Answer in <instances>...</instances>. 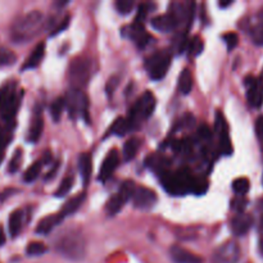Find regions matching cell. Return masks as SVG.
Returning a JSON list of instances; mask_svg holds the SVG:
<instances>
[{"mask_svg":"<svg viewBox=\"0 0 263 263\" xmlns=\"http://www.w3.org/2000/svg\"><path fill=\"white\" fill-rule=\"evenodd\" d=\"M152 26L161 32H171V31L176 30L179 27V23L175 21V18L170 13H166V14L157 15V17L153 18Z\"/></svg>","mask_w":263,"mask_h":263,"instance_id":"ac0fdd59","label":"cell"},{"mask_svg":"<svg viewBox=\"0 0 263 263\" xmlns=\"http://www.w3.org/2000/svg\"><path fill=\"white\" fill-rule=\"evenodd\" d=\"M256 132H257L258 138L263 140V116H261L256 122Z\"/></svg>","mask_w":263,"mask_h":263,"instance_id":"bcb514c9","label":"cell"},{"mask_svg":"<svg viewBox=\"0 0 263 263\" xmlns=\"http://www.w3.org/2000/svg\"><path fill=\"white\" fill-rule=\"evenodd\" d=\"M17 57L12 50L6 48H0V66H10L15 62Z\"/></svg>","mask_w":263,"mask_h":263,"instance_id":"8d00e7d4","label":"cell"},{"mask_svg":"<svg viewBox=\"0 0 263 263\" xmlns=\"http://www.w3.org/2000/svg\"><path fill=\"white\" fill-rule=\"evenodd\" d=\"M58 168H59V162H55V163H54V166H53V168H51V170L48 172V175L45 176V180L53 179V177L55 176V174H57Z\"/></svg>","mask_w":263,"mask_h":263,"instance_id":"7dc6e473","label":"cell"},{"mask_svg":"<svg viewBox=\"0 0 263 263\" xmlns=\"http://www.w3.org/2000/svg\"><path fill=\"white\" fill-rule=\"evenodd\" d=\"M260 18L263 21V9H262V10H261V13H260ZM262 23H263V22H262Z\"/></svg>","mask_w":263,"mask_h":263,"instance_id":"f907efd6","label":"cell"},{"mask_svg":"<svg viewBox=\"0 0 263 263\" xmlns=\"http://www.w3.org/2000/svg\"><path fill=\"white\" fill-rule=\"evenodd\" d=\"M22 94L18 95L14 84H5L0 87V117L6 123L14 122Z\"/></svg>","mask_w":263,"mask_h":263,"instance_id":"277c9868","label":"cell"},{"mask_svg":"<svg viewBox=\"0 0 263 263\" xmlns=\"http://www.w3.org/2000/svg\"><path fill=\"white\" fill-rule=\"evenodd\" d=\"M41 161H36L33 165H31L30 167L27 168L26 172L23 175V180L26 183H33L37 177L41 174V168H42Z\"/></svg>","mask_w":263,"mask_h":263,"instance_id":"4dcf8cb0","label":"cell"},{"mask_svg":"<svg viewBox=\"0 0 263 263\" xmlns=\"http://www.w3.org/2000/svg\"><path fill=\"white\" fill-rule=\"evenodd\" d=\"M231 4H233V0H229V1H220V6H221V8H228Z\"/></svg>","mask_w":263,"mask_h":263,"instance_id":"681fc988","label":"cell"},{"mask_svg":"<svg viewBox=\"0 0 263 263\" xmlns=\"http://www.w3.org/2000/svg\"><path fill=\"white\" fill-rule=\"evenodd\" d=\"M62 220L59 219V216H46L44 219H41L36 226V233L41 234V235H48L51 230H53L58 224H60Z\"/></svg>","mask_w":263,"mask_h":263,"instance_id":"d4e9b609","label":"cell"},{"mask_svg":"<svg viewBox=\"0 0 263 263\" xmlns=\"http://www.w3.org/2000/svg\"><path fill=\"white\" fill-rule=\"evenodd\" d=\"M203 48H204L203 41H202L199 36H195V37H193L190 41H188V45H186V49L189 50V53L192 54V55H195V57L202 53Z\"/></svg>","mask_w":263,"mask_h":263,"instance_id":"e575fe53","label":"cell"},{"mask_svg":"<svg viewBox=\"0 0 263 263\" xmlns=\"http://www.w3.org/2000/svg\"><path fill=\"white\" fill-rule=\"evenodd\" d=\"M216 131L220 136V153L222 156H231L233 144H231L230 135H229L228 123H226L225 117L221 113H217V116H216Z\"/></svg>","mask_w":263,"mask_h":263,"instance_id":"8fae6325","label":"cell"},{"mask_svg":"<svg viewBox=\"0 0 263 263\" xmlns=\"http://www.w3.org/2000/svg\"><path fill=\"white\" fill-rule=\"evenodd\" d=\"M118 165H120V156H118L117 150H112V152L108 153V156L103 161L102 168L99 171V181L105 183L108 179H111V176L113 175L116 168L118 167Z\"/></svg>","mask_w":263,"mask_h":263,"instance_id":"5bb4252c","label":"cell"},{"mask_svg":"<svg viewBox=\"0 0 263 263\" xmlns=\"http://www.w3.org/2000/svg\"><path fill=\"white\" fill-rule=\"evenodd\" d=\"M198 136L201 139H203V140H211V139H212V130H211L210 126H199V129H198Z\"/></svg>","mask_w":263,"mask_h":263,"instance_id":"ee69618b","label":"cell"},{"mask_svg":"<svg viewBox=\"0 0 263 263\" xmlns=\"http://www.w3.org/2000/svg\"><path fill=\"white\" fill-rule=\"evenodd\" d=\"M22 220H23V213L22 211H14L12 215L9 216V221H8V226H9V234L10 237L15 238L18 234L21 233L22 229Z\"/></svg>","mask_w":263,"mask_h":263,"instance_id":"4316f807","label":"cell"},{"mask_svg":"<svg viewBox=\"0 0 263 263\" xmlns=\"http://www.w3.org/2000/svg\"><path fill=\"white\" fill-rule=\"evenodd\" d=\"M91 77V62L87 58H76L72 60L68 69V78L72 89L81 90Z\"/></svg>","mask_w":263,"mask_h":263,"instance_id":"8992f818","label":"cell"},{"mask_svg":"<svg viewBox=\"0 0 263 263\" xmlns=\"http://www.w3.org/2000/svg\"><path fill=\"white\" fill-rule=\"evenodd\" d=\"M139 147H140V140L138 138H131L126 141L125 145H123V159L126 162L131 161L135 158V156L138 154Z\"/></svg>","mask_w":263,"mask_h":263,"instance_id":"f1b7e54d","label":"cell"},{"mask_svg":"<svg viewBox=\"0 0 263 263\" xmlns=\"http://www.w3.org/2000/svg\"><path fill=\"white\" fill-rule=\"evenodd\" d=\"M195 177L188 168H180L176 172H166L162 175V185L171 195H184L192 193Z\"/></svg>","mask_w":263,"mask_h":263,"instance_id":"7a4b0ae2","label":"cell"},{"mask_svg":"<svg viewBox=\"0 0 263 263\" xmlns=\"http://www.w3.org/2000/svg\"><path fill=\"white\" fill-rule=\"evenodd\" d=\"M193 89V76L190 69L185 68L179 77V91L183 95H188Z\"/></svg>","mask_w":263,"mask_h":263,"instance_id":"83f0119b","label":"cell"},{"mask_svg":"<svg viewBox=\"0 0 263 263\" xmlns=\"http://www.w3.org/2000/svg\"><path fill=\"white\" fill-rule=\"evenodd\" d=\"M14 122H9L5 126H0V163L3 162L5 149L12 140V131Z\"/></svg>","mask_w":263,"mask_h":263,"instance_id":"603a6c76","label":"cell"},{"mask_svg":"<svg viewBox=\"0 0 263 263\" xmlns=\"http://www.w3.org/2000/svg\"><path fill=\"white\" fill-rule=\"evenodd\" d=\"M247 86V98L248 103L253 108H261L263 104V80L253 76H247L244 80Z\"/></svg>","mask_w":263,"mask_h":263,"instance_id":"30bf717a","label":"cell"},{"mask_svg":"<svg viewBox=\"0 0 263 263\" xmlns=\"http://www.w3.org/2000/svg\"><path fill=\"white\" fill-rule=\"evenodd\" d=\"M5 243V234H4L3 228H0V246H3Z\"/></svg>","mask_w":263,"mask_h":263,"instance_id":"c3c4849f","label":"cell"},{"mask_svg":"<svg viewBox=\"0 0 263 263\" xmlns=\"http://www.w3.org/2000/svg\"><path fill=\"white\" fill-rule=\"evenodd\" d=\"M64 104H66L69 116L72 118H76L78 116H86L89 100H87V96L81 90H68V93L64 98Z\"/></svg>","mask_w":263,"mask_h":263,"instance_id":"ba28073f","label":"cell"},{"mask_svg":"<svg viewBox=\"0 0 263 263\" xmlns=\"http://www.w3.org/2000/svg\"><path fill=\"white\" fill-rule=\"evenodd\" d=\"M73 184H75V176H73V175H67V176L62 180L59 188L57 189V192L54 193V195L58 198L66 197V195L71 192L72 188H73Z\"/></svg>","mask_w":263,"mask_h":263,"instance_id":"f546056e","label":"cell"},{"mask_svg":"<svg viewBox=\"0 0 263 263\" xmlns=\"http://www.w3.org/2000/svg\"><path fill=\"white\" fill-rule=\"evenodd\" d=\"M69 19H71V17H69V15H66L62 21H59V24H57V26L54 27V30L50 32V36H55L58 35V33L62 32V31L66 30L69 24Z\"/></svg>","mask_w":263,"mask_h":263,"instance_id":"7bdbcfd3","label":"cell"},{"mask_svg":"<svg viewBox=\"0 0 263 263\" xmlns=\"http://www.w3.org/2000/svg\"><path fill=\"white\" fill-rule=\"evenodd\" d=\"M44 130V117H42L41 107L36 105L33 109V116L31 120V126L28 129V135H27V140L30 143L35 144L40 140Z\"/></svg>","mask_w":263,"mask_h":263,"instance_id":"4fadbf2b","label":"cell"},{"mask_svg":"<svg viewBox=\"0 0 263 263\" xmlns=\"http://www.w3.org/2000/svg\"><path fill=\"white\" fill-rule=\"evenodd\" d=\"M207 189H208V183H207V180L195 177L194 183H193L192 193H194V194L197 195H201L207 192Z\"/></svg>","mask_w":263,"mask_h":263,"instance_id":"f35d334b","label":"cell"},{"mask_svg":"<svg viewBox=\"0 0 263 263\" xmlns=\"http://www.w3.org/2000/svg\"><path fill=\"white\" fill-rule=\"evenodd\" d=\"M131 199L135 208L141 211L152 210L158 201L156 193L153 192L152 189L145 188V186H136Z\"/></svg>","mask_w":263,"mask_h":263,"instance_id":"9c48e42d","label":"cell"},{"mask_svg":"<svg viewBox=\"0 0 263 263\" xmlns=\"http://www.w3.org/2000/svg\"><path fill=\"white\" fill-rule=\"evenodd\" d=\"M44 27V15L39 10H32L15 19L10 28V37L14 42H26L39 35Z\"/></svg>","mask_w":263,"mask_h":263,"instance_id":"6da1fadb","label":"cell"},{"mask_svg":"<svg viewBox=\"0 0 263 263\" xmlns=\"http://www.w3.org/2000/svg\"><path fill=\"white\" fill-rule=\"evenodd\" d=\"M114 5H116L117 12L120 13V14L127 15L134 10L135 3L131 1V0H117Z\"/></svg>","mask_w":263,"mask_h":263,"instance_id":"d590c367","label":"cell"},{"mask_svg":"<svg viewBox=\"0 0 263 263\" xmlns=\"http://www.w3.org/2000/svg\"><path fill=\"white\" fill-rule=\"evenodd\" d=\"M127 202L129 201H127V199H126V198L123 197L120 192H118L117 194H114L113 197H112L111 199L107 202V204H105V212H107L108 216L113 217V216H116L117 213L122 210L123 206H125Z\"/></svg>","mask_w":263,"mask_h":263,"instance_id":"cb8c5ba5","label":"cell"},{"mask_svg":"<svg viewBox=\"0 0 263 263\" xmlns=\"http://www.w3.org/2000/svg\"><path fill=\"white\" fill-rule=\"evenodd\" d=\"M247 204H248L247 198L238 195V197L235 198V199H233V202H231V208H233L234 211H237L238 215H239V213H244V210L247 208Z\"/></svg>","mask_w":263,"mask_h":263,"instance_id":"ab89813d","label":"cell"},{"mask_svg":"<svg viewBox=\"0 0 263 263\" xmlns=\"http://www.w3.org/2000/svg\"><path fill=\"white\" fill-rule=\"evenodd\" d=\"M132 126L130 125V122L127 121V118L120 117L117 118L113 123H112L111 129L108 130V135H117V136H123L129 131H131Z\"/></svg>","mask_w":263,"mask_h":263,"instance_id":"484cf974","label":"cell"},{"mask_svg":"<svg viewBox=\"0 0 263 263\" xmlns=\"http://www.w3.org/2000/svg\"><path fill=\"white\" fill-rule=\"evenodd\" d=\"M48 252V247L45 246L41 242H32L30 243L26 248V253L32 257H37V256H42Z\"/></svg>","mask_w":263,"mask_h":263,"instance_id":"836d02e7","label":"cell"},{"mask_svg":"<svg viewBox=\"0 0 263 263\" xmlns=\"http://www.w3.org/2000/svg\"><path fill=\"white\" fill-rule=\"evenodd\" d=\"M156 96L153 95L150 91H145L141 95V98L138 99V102L135 103L130 109L129 117H127V121L132 126V129H136L141 120H147L152 116L154 109H156Z\"/></svg>","mask_w":263,"mask_h":263,"instance_id":"5b68a950","label":"cell"},{"mask_svg":"<svg viewBox=\"0 0 263 263\" xmlns=\"http://www.w3.org/2000/svg\"><path fill=\"white\" fill-rule=\"evenodd\" d=\"M249 188H251V183H249V180L247 177H239L233 183L234 192L237 195H240V197H244L249 192Z\"/></svg>","mask_w":263,"mask_h":263,"instance_id":"d6a6232c","label":"cell"},{"mask_svg":"<svg viewBox=\"0 0 263 263\" xmlns=\"http://www.w3.org/2000/svg\"><path fill=\"white\" fill-rule=\"evenodd\" d=\"M171 66V54L167 51H158L145 60V68L152 80L159 81L167 75Z\"/></svg>","mask_w":263,"mask_h":263,"instance_id":"52a82bcc","label":"cell"},{"mask_svg":"<svg viewBox=\"0 0 263 263\" xmlns=\"http://www.w3.org/2000/svg\"><path fill=\"white\" fill-rule=\"evenodd\" d=\"M45 55V42H40L36 45V48L33 49V51L31 53V55L26 59L22 69H32L39 67L41 64L42 59Z\"/></svg>","mask_w":263,"mask_h":263,"instance_id":"7402d4cb","label":"cell"},{"mask_svg":"<svg viewBox=\"0 0 263 263\" xmlns=\"http://www.w3.org/2000/svg\"><path fill=\"white\" fill-rule=\"evenodd\" d=\"M261 230L263 231V216H262V220H261Z\"/></svg>","mask_w":263,"mask_h":263,"instance_id":"816d5d0a","label":"cell"},{"mask_svg":"<svg viewBox=\"0 0 263 263\" xmlns=\"http://www.w3.org/2000/svg\"><path fill=\"white\" fill-rule=\"evenodd\" d=\"M170 159L165 156H159V154H154V156L148 157L145 161V165L153 170L154 172L162 175H165L166 172H168V167H170Z\"/></svg>","mask_w":263,"mask_h":263,"instance_id":"d6986e66","label":"cell"},{"mask_svg":"<svg viewBox=\"0 0 263 263\" xmlns=\"http://www.w3.org/2000/svg\"><path fill=\"white\" fill-rule=\"evenodd\" d=\"M22 150L21 149H17L15 150V153L13 154L12 159H10V162H9V166H8V171L10 172V174H14V172H17L18 170H19V167H21V163H22Z\"/></svg>","mask_w":263,"mask_h":263,"instance_id":"74e56055","label":"cell"},{"mask_svg":"<svg viewBox=\"0 0 263 263\" xmlns=\"http://www.w3.org/2000/svg\"><path fill=\"white\" fill-rule=\"evenodd\" d=\"M118 81L120 80H118V77H117V76L109 78V81H108V84H107V87H105L108 95H112V94H113V91L116 90L117 85H118Z\"/></svg>","mask_w":263,"mask_h":263,"instance_id":"f6af8a7d","label":"cell"},{"mask_svg":"<svg viewBox=\"0 0 263 263\" xmlns=\"http://www.w3.org/2000/svg\"><path fill=\"white\" fill-rule=\"evenodd\" d=\"M122 33L134 40L135 44L138 45L139 48H145L152 39L149 33L145 31L144 23H138V22H134L130 26L125 27L122 30Z\"/></svg>","mask_w":263,"mask_h":263,"instance_id":"7c38bea8","label":"cell"},{"mask_svg":"<svg viewBox=\"0 0 263 263\" xmlns=\"http://www.w3.org/2000/svg\"><path fill=\"white\" fill-rule=\"evenodd\" d=\"M217 258L221 263H237L240 258V248L237 243L229 242L220 248Z\"/></svg>","mask_w":263,"mask_h":263,"instance_id":"9a60e30c","label":"cell"},{"mask_svg":"<svg viewBox=\"0 0 263 263\" xmlns=\"http://www.w3.org/2000/svg\"><path fill=\"white\" fill-rule=\"evenodd\" d=\"M252 226H253V217L251 215H246V213H239L231 221V229L237 237L246 235L251 230Z\"/></svg>","mask_w":263,"mask_h":263,"instance_id":"2e32d148","label":"cell"},{"mask_svg":"<svg viewBox=\"0 0 263 263\" xmlns=\"http://www.w3.org/2000/svg\"><path fill=\"white\" fill-rule=\"evenodd\" d=\"M55 249L58 253L64 258L72 261H80L85 257L86 252V243L80 233L76 231H68L63 234L62 237L55 243Z\"/></svg>","mask_w":263,"mask_h":263,"instance_id":"3957f363","label":"cell"},{"mask_svg":"<svg viewBox=\"0 0 263 263\" xmlns=\"http://www.w3.org/2000/svg\"><path fill=\"white\" fill-rule=\"evenodd\" d=\"M252 39L256 45L263 46V23L257 24V26L252 30Z\"/></svg>","mask_w":263,"mask_h":263,"instance_id":"60d3db41","label":"cell"},{"mask_svg":"<svg viewBox=\"0 0 263 263\" xmlns=\"http://www.w3.org/2000/svg\"><path fill=\"white\" fill-rule=\"evenodd\" d=\"M224 40L228 45L229 50H233L238 46V42H239V36L235 32H228L224 35Z\"/></svg>","mask_w":263,"mask_h":263,"instance_id":"b9f144b4","label":"cell"},{"mask_svg":"<svg viewBox=\"0 0 263 263\" xmlns=\"http://www.w3.org/2000/svg\"><path fill=\"white\" fill-rule=\"evenodd\" d=\"M78 171H80L81 177H82V184L87 186L91 179V172H93V162L91 157L87 153H84L78 157Z\"/></svg>","mask_w":263,"mask_h":263,"instance_id":"44dd1931","label":"cell"},{"mask_svg":"<svg viewBox=\"0 0 263 263\" xmlns=\"http://www.w3.org/2000/svg\"><path fill=\"white\" fill-rule=\"evenodd\" d=\"M85 199H86V194H85V193H81V194H77L73 198H71V199L63 206L62 211H60V213L58 215L59 216V219L63 221V219H66L67 216H71L75 212H77V211L80 210V207L82 206V203L85 202Z\"/></svg>","mask_w":263,"mask_h":263,"instance_id":"ffe728a7","label":"cell"},{"mask_svg":"<svg viewBox=\"0 0 263 263\" xmlns=\"http://www.w3.org/2000/svg\"><path fill=\"white\" fill-rule=\"evenodd\" d=\"M66 108V104H64V98H57L51 103L50 105V114L51 118H53L54 122H59L60 117H62L63 109Z\"/></svg>","mask_w":263,"mask_h":263,"instance_id":"1f68e13d","label":"cell"},{"mask_svg":"<svg viewBox=\"0 0 263 263\" xmlns=\"http://www.w3.org/2000/svg\"><path fill=\"white\" fill-rule=\"evenodd\" d=\"M171 257L176 263H203L201 257H198L197 255L189 252L188 249H184L181 247H172L170 251Z\"/></svg>","mask_w":263,"mask_h":263,"instance_id":"e0dca14e","label":"cell"}]
</instances>
